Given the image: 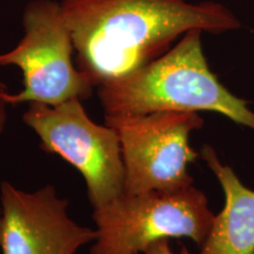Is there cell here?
I'll return each instance as SVG.
<instances>
[{
    "mask_svg": "<svg viewBox=\"0 0 254 254\" xmlns=\"http://www.w3.org/2000/svg\"><path fill=\"white\" fill-rule=\"evenodd\" d=\"M141 254H177V253H174L173 250L171 249L170 241L165 239V240L155 241V243L148 246ZM178 254H190V253L189 252V250H187L185 246H183L182 250H180V252Z\"/></svg>",
    "mask_w": 254,
    "mask_h": 254,
    "instance_id": "9c48e42d",
    "label": "cell"
},
{
    "mask_svg": "<svg viewBox=\"0 0 254 254\" xmlns=\"http://www.w3.org/2000/svg\"><path fill=\"white\" fill-rule=\"evenodd\" d=\"M200 155L220 184L225 204L199 254H254V190L241 183L212 146H202Z\"/></svg>",
    "mask_w": 254,
    "mask_h": 254,
    "instance_id": "ba28073f",
    "label": "cell"
},
{
    "mask_svg": "<svg viewBox=\"0 0 254 254\" xmlns=\"http://www.w3.org/2000/svg\"><path fill=\"white\" fill-rule=\"evenodd\" d=\"M9 92L7 91V86L2 81H0V134L4 132L6 123H7V106L9 105L6 101V95Z\"/></svg>",
    "mask_w": 254,
    "mask_h": 254,
    "instance_id": "30bf717a",
    "label": "cell"
},
{
    "mask_svg": "<svg viewBox=\"0 0 254 254\" xmlns=\"http://www.w3.org/2000/svg\"><path fill=\"white\" fill-rule=\"evenodd\" d=\"M68 200L46 185L26 192L0 184V250L2 254H75L94 243L97 230L81 226L67 213Z\"/></svg>",
    "mask_w": 254,
    "mask_h": 254,
    "instance_id": "52a82bcc",
    "label": "cell"
},
{
    "mask_svg": "<svg viewBox=\"0 0 254 254\" xmlns=\"http://www.w3.org/2000/svg\"><path fill=\"white\" fill-rule=\"evenodd\" d=\"M118 133L125 167V193L174 190L193 185L189 166L199 157L190 135L204 126L196 112H154L105 118Z\"/></svg>",
    "mask_w": 254,
    "mask_h": 254,
    "instance_id": "8992f818",
    "label": "cell"
},
{
    "mask_svg": "<svg viewBox=\"0 0 254 254\" xmlns=\"http://www.w3.org/2000/svg\"><path fill=\"white\" fill-rule=\"evenodd\" d=\"M0 213H1V208H0Z\"/></svg>",
    "mask_w": 254,
    "mask_h": 254,
    "instance_id": "8fae6325",
    "label": "cell"
},
{
    "mask_svg": "<svg viewBox=\"0 0 254 254\" xmlns=\"http://www.w3.org/2000/svg\"><path fill=\"white\" fill-rule=\"evenodd\" d=\"M202 34L187 32L164 55L98 86L105 118L209 111L254 131V111L209 67Z\"/></svg>",
    "mask_w": 254,
    "mask_h": 254,
    "instance_id": "7a4b0ae2",
    "label": "cell"
},
{
    "mask_svg": "<svg viewBox=\"0 0 254 254\" xmlns=\"http://www.w3.org/2000/svg\"><path fill=\"white\" fill-rule=\"evenodd\" d=\"M75 64L94 87L164 55L192 30L224 34L241 28L214 0H62Z\"/></svg>",
    "mask_w": 254,
    "mask_h": 254,
    "instance_id": "6da1fadb",
    "label": "cell"
},
{
    "mask_svg": "<svg viewBox=\"0 0 254 254\" xmlns=\"http://www.w3.org/2000/svg\"><path fill=\"white\" fill-rule=\"evenodd\" d=\"M23 122L39 136L41 150L59 155L84 177L93 209L124 194L125 167L118 133L106 124L94 123L81 100L30 103Z\"/></svg>",
    "mask_w": 254,
    "mask_h": 254,
    "instance_id": "5b68a950",
    "label": "cell"
},
{
    "mask_svg": "<svg viewBox=\"0 0 254 254\" xmlns=\"http://www.w3.org/2000/svg\"><path fill=\"white\" fill-rule=\"evenodd\" d=\"M21 23V39L0 55V66H17L23 72V90L7 93V104L58 105L92 97L94 85L73 62L74 44L60 1L31 0Z\"/></svg>",
    "mask_w": 254,
    "mask_h": 254,
    "instance_id": "277c9868",
    "label": "cell"
},
{
    "mask_svg": "<svg viewBox=\"0 0 254 254\" xmlns=\"http://www.w3.org/2000/svg\"><path fill=\"white\" fill-rule=\"evenodd\" d=\"M97 239L90 254H141L159 240L189 238L201 246L214 214L202 190L180 189L124 194L93 209Z\"/></svg>",
    "mask_w": 254,
    "mask_h": 254,
    "instance_id": "3957f363",
    "label": "cell"
}]
</instances>
